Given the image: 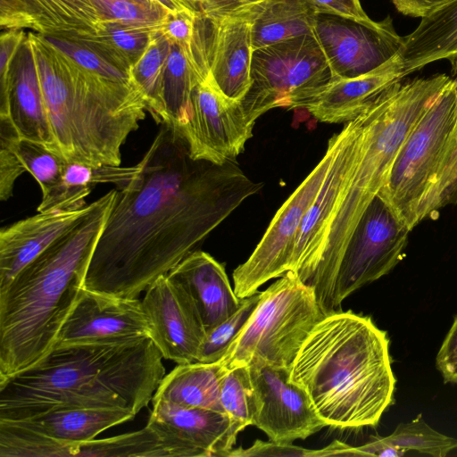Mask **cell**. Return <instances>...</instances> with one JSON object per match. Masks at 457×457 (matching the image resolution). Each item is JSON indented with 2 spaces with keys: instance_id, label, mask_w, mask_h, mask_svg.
Masks as SVG:
<instances>
[{
  "instance_id": "cell-1",
  "label": "cell",
  "mask_w": 457,
  "mask_h": 457,
  "mask_svg": "<svg viewBox=\"0 0 457 457\" xmlns=\"http://www.w3.org/2000/svg\"><path fill=\"white\" fill-rule=\"evenodd\" d=\"M140 164L137 178L118 190L83 288L137 298L262 187L236 161L194 160L179 130L166 124Z\"/></svg>"
},
{
  "instance_id": "cell-2",
  "label": "cell",
  "mask_w": 457,
  "mask_h": 457,
  "mask_svg": "<svg viewBox=\"0 0 457 457\" xmlns=\"http://www.w3.org/2000/svg\"><path fill=\"white\" fill-rule=\"evenodd\" d=\"M150 337L121 344L54 346L37 362L0 379V420L60 408L146 407L165 376Z\"/></svg>"
},
{
  "instance_id": "cell-3",
  "label": "cell",
  "mask_w": 457,
  "mask_h": 457,
  "mask_svg": "<svg viewBox=\"0 0 457 457\" xmlns=\"http://www.w3.org/2000/svg\"><path fill=\"white\" fill-rule=\"evenodd\" d=\"M289 380L326 426L376 427L394 403L396 383L387 333L351 310L325 314L301 346Z\"/></svg>"
},
{
  "instance_id": "cell-4",
  "label": "cell",
  "mask_w": 457,
  "mask_h": 457,
  "mask_svg": "<svg viewBox=\"0 0 457 457\" xmlns=\"http://www.w3.org/2000/svg\"><path fill=\"white\" fill-rule=\"evenodd\" d=\"M117 196L115 188L91 203L71 229L0 289V379L35 364L54 346Z\"/></svg>"
},
{
  "instance_id": "cell-5",
  "label": "cell",
  "mask_w": 457,
  "mask_h": 457,
  "mask_svg": "<svg viewBox=\"0 0 457 457\" xmlns=\"http://www.w3.org/2000/svg\"><path fill=\"white\" fill-rule=\"evenodd\" d=\"M51 129L67 162L120 165L121 146L145 116L134 83L85 70L44 36L27 34Z\"/></svg>"
},
{
  "instance_id": "cell-6",
  "label": "cell",
  "mask_w": 457,
  "mask_h": 457,
  "mask_svg": "<svg viewBox=\"0 0 457 457\" xmlns=\"http://www.w3.org/2000/svg\"><path fill=\"white\" fill-rule=\"evenodd\" d=\"M450 79L445 73L403 79L388 87L362 112L363 132L357 159L309 284L324 314L333 312L337 270L354 228L385 185L403 143L420 116Z\"/></svg>"
},
{
  "instance_id": "cell-7",
  "label": "cell",
  "mask_w": 457,
  "mask_h": 457,
  "mask_svg": "<svg viewBox=\"0 0 457 457\" xmlns=\"http://www.w3.org/2000/svg\"><path fill=\"white\" fill-rule=\"evenodd\" d=\"M378 195L411 231L457 204V75L420 116Z\"/></svg>"
},
{
  "instance_id": "cell-8",
  "label": "cell",
  "mask_w": 457,
  "mask_h": 457,
  "mask_svg": "<svg viewBox=\"0 0 457 457\" xmlns=\"http://www.w3.org/2000/svg\"><path fill=\"white\" fill-rule=\"evenodd\" d=\"M313 287L287 271L264 291L220 360L227 370L266 364L290 371L303 342L324 316Z\"/></svg>"
},
{
  "instance_id": "cell-9",
  "label": "cell",
  "mask_w": 457,
  "mask_h": 457,
  "mask_svg": "<svg viewBox=\"0 0 457 457\" xmlns=\"http://www.w3.org/2000/svg\"><path fill=\"white\" fill-rule=\"evenodd\" d=\"M334 77L312 33L253 50L251 85L240 101L252 123L277 108H303Z\"/></svg>"
},
{
  "instance_id": "cell-10",
  "label": "cell",
  "mask_w": 457,
  "mask_h": 457,
  "mask_svg": "<svg viewBox=\"0 0 457 457\" xmlns=\"http://www.w3.org/2000/svg\"><path fill=\"white\" fill-rule=\"evenodd\" d=\"M343 138V129L328 143L324 156L278 210L261 241L233 272L234 292L249 297L271 278L290 271L295 239L303 217L317 196Z\"/></svg>"
},
{
  "instance_id": "cell-11",
  "label": "cell",
  "mask_w": 457,
  "mask_h": 457,
  "mask_svg": "<svg viewBox=\"0 0 457 457\" xmlns=\"http://www.w3.org/2000/svg\"><path fill=\"white\" fill-rule=\"evenodd\" d=\"M411 230L378 195L370 203L345 249L332 295L333 312L363 286L388 274L403 259Z\"/></svg>"
},
{
  "instance_id": "cell-12",
  "label": "cell",
  "mask_w": 457,
  "mask_h": 457,
  "mask_svg": "<svg viewBox=\"0 0 457 457\" xmlns=\"http://www.w3.org/2000/svg\"><path fill=\"white\" fill-rule=\"evenodd\" d=\"M136 414L124 408H60L17 421L0 420V457H61Z\"/></svg>"
},
{
  "instance_id": "cell-13",
  "label": "cell",
  "mask_w": 457,
  "mask_h": 457,
  "mask_svg": "<svg viewBox=\"0 0 457 457\" xmlns=\"http://www.w3.org/2000/svg\"><path fill=\"white\" fill-rule=\"evenodd\" d=\"M253 125L240 101L225 96L209 74L193 89L187 120L179 130L191 158L221 165L244 151Z\"/></svg>"
},
{
  "instance_id": "cell-14",
  "label": "cell",
  "mask_w": 457,
  "mask_h": 457,
  "mask_svg": "<svg viewBox=\"0 0 457 457\" xmlns=\"http://www.w3.org/2000/svg\"><path fill=\"white\" fill-rule=\"evenodd\" d=\"M312 34L334 79H351L377 69L402 51L404 42L390 15L366 22L317 13Z\"/></svg>"
},
{
  "instance_id": "cell-15",
  "label": "cell",
  "mask_w": 457,
  "mask_h": 457,
  "mask_svg": "<svg viewBox=\"0 0 457 457\" xmlns=\"http://www.w3.org/2000/svg\"><path fill=\"white\" fill-rule=\"evenodd\" d=\"M342 129L343 138L338 151L303 217L294 246L290 271L307 285L321 260L333 219L357 159L363 132L362 113L346 122Z\"/></svg>"
},
{
  "instance_id": "cell-16",
  "label": "cell",
  "mask_w": 457,
  "mask_h": 457,
  "mask_svg": "<svg viewBox=\"0 0 457 457\" xmlns=\"http://www.w3.org/2000/svg\"><path fill=\"white\" fill-rule=\"evenodd\" d=\"M248 367L253 394V426L270 440L292 443L327 427L305 391L289 380V370L266 364Z\"/></svg>"
},
{
  "instance_id": "cell-17",
  "label": "cell",
  "mask_w": 457,
  "mask_h": 457,
  "mask_svg": "<svg viewBox=\"0 0 457 457\" xmlns=\"http://www.w3.org/2000/svg\"><path fill=\"white\" fill-rule=\"evenodd\" d=\"M150 337L137 298H122L81 288L65 319L54 346L121 344Z\"/></svg>"
},
{
  "instance_id": "cell-18",
  "label": "cell",
  "mask_w": 457,
  "mask_h": 457,
  "mask_svg": "<svg viewBox=\"0 0 457 457\" xmlns=\"http://www.w3.org/2000/svg\"><path fill=\"white\" fill-rule=\"evenodd\" d=\"M141 302L162 357L177 364L196 361L206 331L186 292L166 274L146 288Z\"/></svg>"
},
{
  "instance_id": "cell-19",
  "label": "cell",
  "mask_w": 457,
  "mask_h": 457,
  "mask_svg": "<svg viewBox=\"0 0 457 457\" xmlns=\"http://www.w3.org/2000/svg\"><path fill=\"white\" fill-rule=\"evenodd\" d=\"M261 10L226 18L202 13L199 51L202 64L217 88L235 101H241L251 85L252 23Z\"/></svg>"
},
{
  "instance_id": "cell-20",
  "label": "cell",
  "mask_w": 457,
  "mask_h": 457,
  "mask_svg": "<svg viewBox=\"0 0 457 457\" xmlns=\"http://www.w3.org/2000/svg\"><path fill=\"white\" fill-rule=\"evenodd\" d=\"M147 426L168 446L170 457H226L234 447L230 420L220 411L181 407L162 399H152Z\"/></svg>"
},
{
  "instance_id": "cell-21",
  "label": "cell",
  "mask_w": 457,
  "mask_h": 457,
  "mask_svg": "<svg viewBox=\"0 0 457 457\" xmlns=\"http://www.w3.org/2000/svg\"><path fill=\"white\" fill-rule=\"evenodd\" d=\"M0 118L10 120L21 139L35 142L61 155L27 37L12 61L6 81L0 84Z\"/></svg>"
},
{
  "instance_id": "cell-22",
  "label": "cell",
  "mask_w": 457,
  "mask_h": 457,
  "mask_svg": "<svg viewBox=\"0 0 457 457\" xmlns=\"http://www.w3.org/2000/svg\"><path fill=\"white\" fill-rule=\"evenodd\" d=\"M404 78L403 52L400 51L371 71L332 80L303 108L320 121L346 123L369 108L388 87Z\"/></svg>"
},
{
  "instance_id": "cell-23",
  "label": "cell",
  "mask_w": 457,
  "mask_h": 457,
  "mask_svg": "<svg viewBox=\"0 0 457 457\" xmlns=\"http://www.w3.org/2000/svg\"><path fill=\"white\" fill-rule=\"evenodd\" d=\"M100 21L90 0H0L3 30L71 37L96 33Z\"/></svg>"
},
{
  "instance_id": "cell-24",
  "label": "cell",
  "mask_w": 457,
  "mask_h": 457,
  "mask_svg": "<svg viewBox=\"0 0 457 457\" xmlns=\"http://www.w3.org/2000/svg\"><path fill=\"white\" fill-rule=\"evenodd\" d=\"M167 276L186 292L206 332L240 306L224 266L204 251L192 252Z\"/></svg>"
},
{
  "instance_id": "cell-25",
  "label": "cell",
  "mask_w": 457,
  "mask_h": 457,
  "mask_svg": "<svg viewBox=\"0 0 457 457\" xmlns=\"http://www.w3.org/2000/svg\"><path fill=\"white\" fill-rule=\"evenodd\" d=\"M38 212L0 230V289L89 211Z\"/></svg>"
},
{
  "instance_id": "cell-26",
  "label": "cell",
  "mask_w": 457,
  "mask_h": 457,
  "mask_svg": "<svg viewBox=\"0 0 457 457\" xmlns=\"http://www.w3.org/2000/svg\"><path fill=\"white\" fill-rule=\"evenodd\" d=\"M405 77L439 60L451 63L457 75V0L422 18L417 28L404 36L403 47Z\"/></svg>"
},
{
  "instance_id": "cell-27",
  "label": "cell",
  "mask_w": 457,
  "mask_h": 457,
  "mask_svg": "<svg viewBox=\"0 0 457 457\" xmlns=\"http://www.w3.org/2000/svg\"><path fill=\"white\" fill-rule=\"evenodd\" d=\"M141 164L131 167L88 165L66 162L61 180L46 195L38 212H74L86 207L85 198L98 184H114L117 190L127 187L140 173Z\"/></svg>"
},
{
  "instance_id": "cell-28",
  "label": "cell",
  "mask_w": 457,
  "mask_h": 457,
  "mask_svg": "<svg viewBox=\"0 0 457 457\" xmlns=\"http://www.w3.org/2000/svg\"><path fill=\"white\" fill-rule=\"evenodd\" d=\"M227 370L220 361L178 364L161 381L153 398L186 407L223 412L221 378Z\"/></svg>"
},
{
  "instance_id": "cell-29",
  "label": "cell",
  "mask_w": 457,
  "mask_h": 457,
  "mask_svg": "<svg viewBox=\"0 0 457 457\" xmlns=\"http://www.w3.org/2000/svg\"><path fill=\"white\" fill-rule=\"evenodd\" d=\"M317 13L312 0H265L252 23L253 49L312 33Z\"/></svg>"
},
{
  "instance_id": "cell-30",
  "label": "cell",
  "mask_w": 457,
  "mask_h": 457,
  "mask_svg": "<svg viewBox=\"0 0 457 457\" xmlns=\"http://www.w3.org/2000/svg\"><path fill=\"white\" fill-rule=\"evenodd\" d=\"M154 31L116 21H100L96 33L74 37L88 44L109 62L129 73L147 48Z\"/></svg>"
},
{
  "instance_id": "cell-31",
  "label": "cell",
  "mask_w": 457,
  "mask_h": 457,
  "mask_svg": "<svg viewBox=\"0 0 457 457\" xmlns=\"http://www.w3.org/2000/svg\"><path fill=\"white\" fill-rule=\"evenodd\" d=\"M171 45L159 29L153 32L147 48L129 71L131 81L143 96L146 111L158 123L167 124L162 81Z\"/></svg>"
},
{
  "instance_id": "cell-32",
  "label": "cell",
  "mask_w": 457,
  "mask_h": 457,
  "mask_svg": "<svg viewBox=\"0 0 457 457\" xmlns=\"http://www.w3.org/2000/svg\"><path fill=\"white\" fill-rule=\"evenodd\" d=\"M165 457L170 453L161 436L147 425L137 431L93 439L66 447L61 457Z\"/></svg>"
},
{
  "instance_id": "cell-33",
  "label": "cell",
  "mask_w": 457,
  "mask_h": 457,
  "mask_svg": "<svg viewBox=\"0 0 457 457\" xmlns=\"http://www.w3.org/2000/svg\"><path fill=\"white\" fill-rule=\"evenodd\" d=\"M171 45L162 81L166 125L179 129L187 120L193 89L198 84L184 52Z\"/></svg>"
},
{
  "instance_id": "cell-34",
  "label": "cell",
  "mask_w": 457,
  "mask_h": 457,
  "mask_svg": "<svg viewBox=\"0 0 457 457\" xmlns=\"http://www.w3.org/2000/svg\"><path fill=\"white\" fill-rule=\"evenodd\" d=\"M0 136L9 140L26 171L38 183L42 196L48 194L61 180L67 161L39 144L21 139L9 119L0 118Z\"/></svg>"
},
{
  "instance_id": "cell-35",
  "label": "cell",
  "mask_w": 457,
  "mask_h": 457,
  "mask_svg": "<svg viewBox=\"0 0 457 457\" xmlns=\"http://www.w3.org/2000/svg\"><path fill=\"white\" fill-rule=\"evenodd\" d=\"M365 445L369 447L389 446L403 453L415 451L434 457H445L457 448V439L435 430L420 414L411 422L400 423L389 436H375Z\"/></svg>"
},
{
  "instance_id": "cell-36",
  "label": "cell",
  "mask_w": 457,
  "mask_h": 457,
  "mask_svg": "<svg viewBox=\"0 0 457 457\" xmlns=\"http://www.w3.org/2000/svg\"><path fill=\"white\" fill-rule=\"evenodd\" d=\"M220 403L230 420L229 437L233 445L239 432L253 424V394L248 367L228 370L221 378Z\"/></svg>"
},
{
  "instance_id": "cell-37",
  "label": "cell",
  "mask_w": 457,
  "mask_h": 457,
  "mask_svg": "<svg viewBox=\"0 0 457 457\" xmlns=\"http://www.w3.org/2000/svg\"><path fill=\"white\" fill-rule=\"evenodd\" d=\"M101 21L159 29L168 12L150 0H90Z\"/></svg>"
},
{
  "instance_id": "cell-38",
  "label": "cell",
  "mask_w": 457,
  "mask_h": 457,
  "mask_svg": "<svg viewBox=\"0 0 457 457\" xmlns=\"http://www.w3.org/2000/svg\"><path fill=\"white\" fill-rule=\"evenodd\" d=\"M260 296L261 292L258 291L249 297L241 299L240 306L234 313L206 332L196 361L209 363L222 358L230 343L250 318Z\"/></svg>"
},
{
  "instance_id": "cell-39",
  "label": "cell",
  "mask_w": 457,
  "mask_h": 457,
  "mask_svg": "<svg viewBox=\"0 0 457 457\" xmlns=\"http://www.w3.org/2000/svg\"><path fill=\"white\" fill-rule=\"evenodd\" d=\"M45 37L85 70L114 81L133 83L129 73L109 62L98 51L79 38L74 37Z\"/></svg>"
},
{
  "instance_id": "cell-40",
  "label": "cell",
  "mask_w": 457,
  "mask_h": 457,
  "mask_svg": "<svg viewBox=\"0 0 457 457\" xmlns=\"http://www.w3.org/2000/svg\"><path fill=\"white\" fill-rule=\"evenodd\" d=\"M195 17V12L186 8L168 12L159 30L170 44L187 51L194 36Z\"/></svg>"
},
{
  "instance_id": "cell-41",
  "label": "cell",
  "mask_w": 457,
  "mask_h": 457,
  "mask_svg": "<svg viewBox=\"0 0 457 457\" xmlns=\"http://www.w3.org/2000/svg\"><path fill=\"white\" fill-rule=\"evenodd\" d=\"M314 457V450L305 449L294 445L292 443H279L275 441L256 440L248 448H237L229 451L226 457Z\"/></svg>"
},
{
  "instance_id": "cell-42",
  "label": "cell",
  "mask_w": 457,
  "mask_h": 457,
  "mask_svg": "<svg viewBox=\"0 0 457 457\" xmlns=\"http://www.w3.org/2000/svg\"><path fill=\"white\" fill-rule=\"evenodd\" d=\"M26 169L9 140L0 136V199L7 201L12 195L16 179Z\"/></svg>"
},
{
  "instance_id": "cell-43",
  "label": "cell",
  "mask_w": 457,
  "mask_h": 457,
  "mask_svg": "<svg viewBox=\"0 0 457 457\" xmlns=\"http://www.w3.org/2000/svg\"><path fill=\"white\" fill-rule=\"evenodd\" d=\"M265 0H204L201 12L212 18L245 16L261 10Z\"/></svg>"
},
{
  "instance_id": "cell-44",
  "label": "cell",
  "mask_w": 457,
  "mask_h": 457,
  "mask_svg": "<svg viewBox=\"0 0 457 457\" xmlns=\"http://www.w3.org/2000/svg\"><path fill=\"white\" fill-rule=\"evenodd\" d=\"M436 366L445 383L457 385V314L436 354Z\"/></svg>"
},
{
  "instance_id": "cell-45",
  "label": "cell",
  "mask_w": 457,
  "mask_h": 457,
  "mask_svg": "<svg viewBox=\"0 0 457 457\" xmlns=\"http://www.w3.org/2000/svg\"><path fill=\"white\" fill-rule=\"evenodd\" d=\"M318 13H327L360 21H372L363 10L360 0H312Z\"/></svg>"
},
{
  "instance_id": "cell-46",
  "label": "cell",
  "mask_w": 457,
  "mask_h": 457,
  "mask_svg": "<svg viewBox=\"0 0 457 457\" xmlns=\"http://www.w3.org/2000/svg\"><path fill=\"white\" fill-rule=\"evenodd\" d=\"M24 29H6L0 37V84L6 81L19 49L26 39Z\"/></svg>"
},
{
  "instance_id": "cell-47",
  "label": "cell",
  "mask_w": 457,
  "mask_h": 457,
  "mask_svg": "<svg viewBox=\"0 0 457 457\" xmlns=\"http://www.w3.org/2000/svg\"><path fill=\"white\" fill-rule=\"evenodd\" d=\"M453 0H392L395 9L403 15L425 18Z\"/></svg>"
},
{
  "instance_id": "cell-48",
  "label": "cell",
  "mask_w": 457,
  "mask_h": 457,
  "mask_svg": "<svg viewBox=\"0 0 457 457\" xmlns=\"http://www.w3.org/2000/svg\"><path fill=\"white\" fill-rule=\"evenodd\" d=\"M168 12H174L185 9L177 0H150ZM187 9V8H186Z\"/></svg>"
},
{
  "instance_id": "cell-49",
  "label": "cell",
  "mask_w": 457,
  "mask_h": 457,
  "mask_svg": "<svg viewBox=\"0 0 457 457\" xmlns=\"http://www.w3.org/2000/svg\"><path fill=\"white\" fill-rule=\"evenodd\" d=\"M183 7L198 13L201 12L202 0H177Z\"/></svg>"
},
{
  "instance_id": "cell-50",
  "label": "cell",
  "mask_w": 457,
  "mask_h": 457,
  "mask_svg": "<svg viewBox=\"0 0 457 457\" xmlns=\"http://www.w3.org/2000/svg\"><path fill=\"white\" fill-rule=\"evenodd\" d=\"M203 1H204V0H202V2H203Z\"/></svg>"
}]
</instances>
